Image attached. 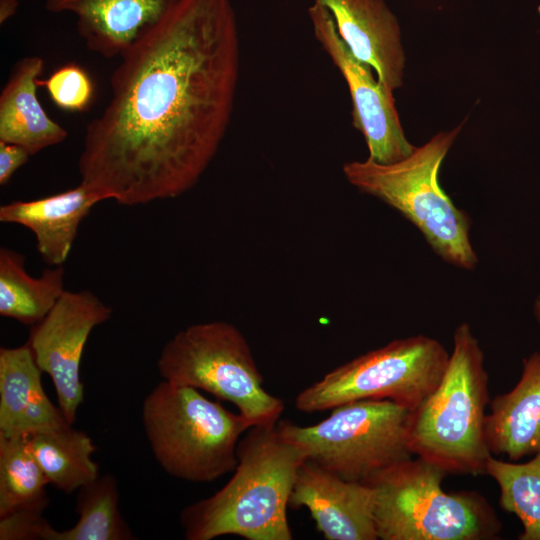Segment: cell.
Listing matches in <instances>:
<instances>
[{
    "mask_svg": "<svg viewBox=\"0 0 540 540\" xmlns=\"http://www.w3.org/2000/svg\"><path fill=\"white\" fill-rule=\"evenodd\" d=\"M462 126L437 133L395 163L380 164L369 158L347 162L343 174L359 191L400 212L445 262L473 270L478 257L470 240V218L439 183L442 162Z\"/></svg>",
    "mask_w": 540,
    "mask_h": 540,
    "instance_id": "cell-4",
    "label": "cell"
},
{
    "mask_svg": "<svg viewBox=\"0 0 540 540\" xmlns=\"http://www.w3.org/2000/svg\"><path fill=\"white\" fill-rule=\"evenodd\" d=\"M38 85L44 86L54 104L66 111L83 112L93 101L92 79L75 63L58 67L44 80L39 78Z\"/></svg>",
    "mask_w": 540,
    "mask_h": 540,
    "instance_id": "cell-24",
    "label": "cell"
},
{
    "mask_svg": "<svg viewBox=\"0 0 540 540\" xmlns=\"http://www.w3.org/2000/svg\"><path fill=\"white\" fill-rule=\"evenodd\" d=\"M534 313L537 321L540 324V295L536 298L535 304H534Z\"/></svg>",
    "mask_w": 540,
    "mask_h": 540,
    "instance_id": "cell-28",
    "label": "cell"
},
{
    "mask_svg": "<svg viewBox=\"0 0 540 540\" xmlns=\"http://www.w3.org/2000/svg\"><path fill=\"white\" fill-rule=\"evenodd\" d=\"M48 484L28 435H0V517L25 508L46 509Z\"/></svg>",
    "mask_w": 540,
    "mask_h": 540,
    "instance_id": "cell-22",
    "label": "cell"
},
{
    "mask_svg": "<svg viewBox=\"0 0 540 540\" xmlns=\"http://www.w3.org/2000/svg\"><path fill=\"white\" fill-rule=\"evenodd\" d=\"M484 473L499 486L501 508L521 521L519 540H540V452L525 463L506 462L492 455Z\"/></svg>",
    "mask_w": 540,
    "mask_h": 540,
    "instance_id": "cell-23",
    "label": "cell"
},
{
    "mask_svg": "<svg viewBox=\"0 0 540 540\" xmlns=\"http://www.w3.org/2000/svg\"><path fill=\"white\" fill-rule=\"evenodd\" d=\"M29 157L30 154L24 148L0 141V185H6Z\"/></svg>",
    "mask_w": 540,
    "mask_h": 540,
    "instance_id": "cell-26",
    "label": "cell"
},
{
    "mask_svg": "<svg viewBox=\"0 0 540 540\" xmlns=\"http://www.w3.org/2000/svg\"><path fill=\"white\" fill-rule=\"evenodd\" d=\"M112 315V308L89 290L62 294L43 320L30 329L28 345L42 372L49 375L59 408L74 424L84 400L80 365L92 330Z\"/></svg>",
    "mask_w": 540,
    "mask_h": 540,
    "instance_id": "cell-11",
    "label": "cell"
},
{
    "mask_svg": "<svg viewBox=\"0 0 540 540\" xmlns=\"http://www.w3.org/2000/svg\"><path fill=\"white\" fill-rule=\"evenodd\" d=\"M28 440L48 483L66 494L100 475L92 457L97 446L85 431L69 422L32 433Z\"/></svg>",
    "mask_w": 540,
    "mask_h": 540,
    "instance_id": "cell-20",
    "label": "cell"
},
{
    "mask_svg": "<svg viewBox=\"0 0 540 540\" xmlns=\"http://www.w3.org/2000/svg\"><path fill=\"white\" fill-rule=\"evenodd\" d=\"M142 422L154 458L169 475L215 481L237 466V445L250 425L200 390L163 380L145 397Z\"/></svg>",
    "mask_w": 540,
    "mask_h": 540,
    "instance_id": "cell-6",
    "label": "cell"
},
{
    "mask_svg": "<svg viewBox=\"0 0 540 540\" xmlns=\"http://www.w3.org/2000/svg\"><path fill=\"white\" fill-rule=\"evenodd\" d=\"M412 410L388 399L339 405L324 420L300 426L276 423L280 437L309 460L348 481L372 477L412 458L409 431Z\"/></svg>",
    "mask_w": 540,
    "mask_h": 540,
    "instance_id": "cell-8",
    "label": "cell"
},
{
    "mask_svg": "<svg viewBox=\"0 0 540 540\" xmlns=\"http://www.w3.org/2000/svg\"><path fill=\"white\" fill-rule=\"evenodd\" d=\"M24 256L0 248V315L30 327L39 323L65 292L63 265L44 269L40 277L30 276Z\"/></svg>",
    "mask_w": 540,
    "mask_h": 540,
    "instance_id": "cell-19",
    "label": "cell"
},
{
    "mask_svg": "<svg viewBox=\"0 0 540 540\" xmlns=\"http://www.w3.org/2000/svg\"><path fill=\"white\" fill-rule=\"evenodd\" d=\"M42 508H25L0 517V540H51L53 528Z\"/></svg>",
    "mask_w": 540,
    "mask_h": 540,
    "instance_id": "cell-25",
    "label": "cell"
},
{
    "mask_svg": "<svg viewBox=\"0 0 540 540\" xmlns=\"http://www.w3.org/2000/svg\"><path fill=\"white\" fill-rule=\"evenodd\" d=\"M173 0H45L50 13H70L87 48L107 59L120 55Z\"/></svg>",
    "mask_w": 540,
    "mask_h": 540,
    "instance_id": "cell-15",
    "label": "cell"
},
{
    "mask_svg": "<svg viewBox=\"0 0 540 540\" xmlns=\"http://www.w3.org/2000/svg\"><path fill=\"white\" fill-rule=\"evenodd\" d=\"M237 459L220 490L181 511L185 539L292 540L287 506L304 453L282 439L276 425L252 426L238 442Z\"/></svg>",
    "mask_w": 540,
    "mask_h": 540,
    "instance_id": "cell-2",
    "label": "cell"
},
{
    "mask_svg": "<svg viewBox=\"0 0 540 540\" xmlns=\"http://www.w3.org/2000/svg\"><path fill=\"white\" fill-rule=\"evenodd\" d=\"M18 7V0H0V24H4L14 16Z\"/></svg>",
    "mask_w": 540,
    "mask_h": 540,
    "instance_id": "cell-27",
    "label": "cell"
},
{
    "mask_svg": "<svg viewBox=\"0 0 540 540\" xmlns=\"http://www.w3.org/2000/svg\"><path fill=\"white\" fill-rule=\"evenodd\" d=\"M163 380L202 390L232 403L252 426H274L282 399L263 387L248 341L225 321L197 323L178 331L157 360Z\"/></svg>",
    "mask_w": 540,
    "mask_h": 540,
    "instance_id": "cell-7",
    "label": "cell"
},
{
    "mask_svg": "<svg viewBox=\"0 0 540 540\" xmlns=\"http://www.w3.org/2000/svg\"><path fill=\"white\" fill-rule=\"evenodd\" d=\"M28 343L0 348V435H30L67 422L47 396Z\"/></svg>",
    "mask_w": 540,
    "mask_h": 540,
    "instance_id": "cell-16",
    "label": "cell"
},
{
    "mask_svg": "<svg viewBox=\"0 0 540 540\" xmlns=\"http://www.w3.org/2000/svg\"><path fill=\"white\" fill-rule=\"evenodd\" d=\"M450 353L436 339H395L326 373L300 391L297 410L312 413L365 399H388L418 408L439 384Z\"/></svg>",
    "mask_w": 540,
    "mask_h": 540,
    "instance_id": "cell-9",
    "label": "cell"
},
{
    "mask_svg": "<svg viewBox=\"0 0 540 540\" xmlns=\"http://www.w3.org/2000/svg\"><path fill=\"white\" fill-rule=\"evenodd\" d=\"M331 14L352 54L390 91L403 82L405 54L397 18L384 0H314Z\"/></svg>",
    "mask_w": 540,
    "mask_h": 540,
    "instance_id": "cell-13",
    "label": "cell"
},
{
    "mask_svg": "<svg viewBox=\"0 0 540 540\" xmlns=\"http://www.w3.org/2000/svg\"><path fill=\"white\" fill-rule=\"evenodd\" d=\"M489 376L484 354L468 323L458 325L446 370L427 399L411 413L413 455L447 474L478 475L492 456L485 423Z\"/></svg>",
    "mask_w": 540,
    "mask_h": 540,
    "instance_id": "cell-3",
    "label": "cell"
},
{
    "mask_svg": "<svg viewBox=\"0 0 540 540\" xmlns=\"http://www.w3.org/2000/svg\"><path fill=\"white\" fill-rule=\"evenodd\" d=\"M120 59L109 103L85 128L80 182L125 206L181 196L232 117L240 38L231 0H173Z\"/></svg>",
    "mask_w": 540,
    "mask_h": 540,
    "instance_id": "cell-1",
    "label": "cell"
},
{
    "mask_svg": "<svg viewBox=\"0 0 540 540\" xmlns=\"http://www.w3.org/2000/svg\"><path fill=\"white\" fill-rule=\"evenodd\" d=\"M116 478L99 475L77 490V523L67 530L54 529L51 540H132L134 534L119 509Z\"/></svg>",
    "mask_w": 540,
    "mask_h": 540,
    "instance_id": "cell-21",
    "label": "cell"
},
{
    "mask_svg": "<svg viewBox=\"0 0 540 540\" xmlns=\"http://www.w3.org/2000/svg\"><path fill=\"white\" fill-rule=\"evenodd\" d=\"M446 472L417 457L372 477L374 521L381 540H494L502 523L476 491L445 492Z\"/></svg>",
    "mask_w": 540,
    "mask_h": 540,
    "instance_id": "cell-5",
    "label": "cell"
},
{
    "mask_svg": "<svg viewBox=\"0 0 540 540\" xmlns=\"http://www.w3.org/2000/svg\"><path fill=\"white\" fill-rule=\"evenodd\" d=\"M485 432L492 455L516 461L540 452V350L524 359L517 384L491 400Z\"/></svg>",
    "mask_w": 540,
    "mask_h": 540,
    "instance_id": "cell-17",
    "label": "cell"
},
{
    "mask_svg": "<svg viewBox=\"0 0 540 540\" xmlns=\"http://www.w3.org/2000/svg\"><path fill=\"white\" fill-rule=\"evenodd\" d=\"M45 61L37 55L19 59L0 94V141L24 148L30 156L63 142L67 130L52 120L37 97Z\"/></svg>",
    "mask_w": 540,
    "mask_h": 540,
    "instance_id": "cell-18",
    "label": "cell"
},
{
    "mask_svg": "<svg viewBox=\"0 0 540 540\" xmlns=\"http://www.w3.org/2000/svg\"><path fill=\"white\" fill-rule=\"evenodd\" d=\"M103 200H106L103 194L80 182L74 188L50 196L1 205L0 221L29 229L43 261L49 266L63 265L80 223Z\"/></svg>",
    "mask_w": 540,
    "mask_h": 540,
    "instance_id": "cell-14",
    "label": "cell"
},
{
    "mask_svg": "<svg viewBox=\"0 0 540 540\" xmlns=\"http://www.w3.org/2000/svg\"><path fill=\"white\" fill-rule=\"evenodd\" d=\"M289 506L307 508L326 540L378 539L374 488L345 480L309 460L297 472Z\"/></svg>",
    "mask_w": 540,
    "mask_h": 540,
    "instance_id": "cell-12",
    "label": "cell"
},
{
    "mask_svg": "<svg viewBox=\"0 0 540 540\" xmlns=\"http://www.w3.org/2000/svg\"><path fill=\"white\" fill-rule=\"evenodd\" d=\"M308 15L316 40L342 74L352 100V124L362 133L369 159L391 164L415 150L404 134L393 92L372 67L358 60L339 36L329 11L314 1Z\"/></svg>",
    "mask_w": 540,
    "mask_h": 540,
    "instance_id": "cell-10",
    "label": "cell"
}]
</instances>
